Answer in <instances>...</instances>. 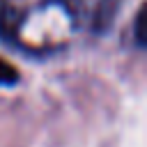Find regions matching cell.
I'll list each match as a JSON object with an SVG mask.
<instances>
[{"instance_id":"6da1fadb","label":"cell","mask_w":147,"mask_h":147,"mask_svg":"<svg viewBox=\"0 0 147 147\" xmlns=\"http://www.w3.org/2000/svg\"><path fill=\"white\" fill-rule=\"evenodd\" d=\"M74 25L67 0H0V34L25 53L64 48Z\"/></svg>"},{"instance_id":"7a4b0ae2","label":"cell","mask_w":147,"mask_h":147,"mask_svg":"<svg viewBox=\"0 0 147 147\" xmlns=\"http://www.w3.org/2000/svg\"><path fill=\"white\" fill-rule=\"evenodd\" d=\"M76 25L90 32H103L115 16V0H67Z\"/></svg>"},{"instance_id":"3957f363","label":"cell","mask_w":147,"mask_h":147,"mask_svg":"<svg viewBox=\"0 0 147 147\" xmlns=\"http://www.w3.org/2000/svg\"><path fill=\"white\" fill-rule=\"evenodd\" d=\"M16 80H18V69L0 57V85L9 87V85H16Z\"/></svg>"},{"instance_id":"277c9868","label":"cell","mask_w":147,"mask_h":147,"mask_svg":"<svg viewBox=\"0 0 147 147\" xmlns=\"http://www.w3.org/2000/svg\"><path fill=\"white\" fill-rule=\"evenodd\" d=\"M136 41L140 48L145 46V7H140L136 14Z\"/></svg>"}]
</instances>
